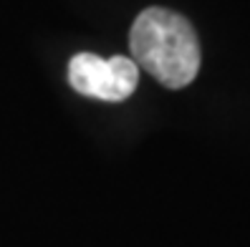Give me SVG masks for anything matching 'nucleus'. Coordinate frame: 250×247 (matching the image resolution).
Instances as JSON below:
<instances>
[{"mask_svg": "<svg viewBox=\"0 0 250 247\" xmlns=\"http://www.w3.org/2000/svg\"><path fill=\"white\" fill-rule=\"evenodd\" d=\"M68 83L73 91L99 101H124L134 94L139 83V66L126 56L109 61L94 53H76L68 63Z\"/></svg>", "mask_w": 250, "mask_h": 247, "instance_id": "f03ea898", "label": "nucleus"}, {"mask_svg": "<svg viewBox=\"0 0 250 247\" xmlns=\"http://www.w3.org/2000/svg\"><path fill=\"white\" fill-rule=\"evenodd\" d=\"M131 61L167 89H185L195 81L202 51L195 28L165 8L142 10L129 33Z\"/></svg>", "mask_w": 250, "mask_h": 247, "instance_id": "f257e3e1", "label": "nucleus"}]
</instances>
